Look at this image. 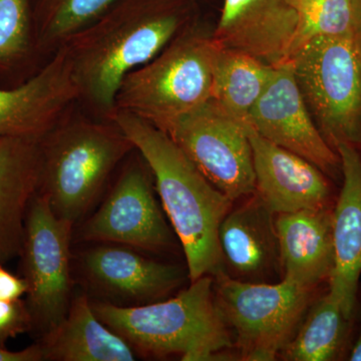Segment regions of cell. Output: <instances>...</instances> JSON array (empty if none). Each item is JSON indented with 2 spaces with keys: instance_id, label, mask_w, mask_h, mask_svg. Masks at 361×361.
<instances>
[{
  "instance_id": "30",
  "label": "cell",
  "mask_w": 361,
  "mask_h": 361,
  "mask_svg": "<svg viewBox=\"0 0 361 361\" xmlns=\"http://www.w3.org/2000/svg\"><path fill=\"white\" fill-rule=\"evenodd\" d=\"M351 4H353L356 28L361 30V0H351Z\"/></svg>"
},
{
  "instance_id": "12",
  "label": "cell",
  "mask_w": 361,
  "mask_h": 361,
  "mask_svg": "<svg viewBox=\"0 0 361 361\" xmlns=\"http://www.w3.org/2000/svg\"><path fill=\"white\" fill-rule=\"evenodd\" d=\"M97 244L82 252L78 271L104 302L121 306L156 302L180 291L190 280L187 267L154 260L132 247Z\"/></svg>"
},
{
  "instance_id": "17",
  "label": "cell",
  "mask_w": 361,
  "mask_h": 361,
  "mask_svg": "<svg viewBox=\"0 0 361 361\" xmlns=\"http://www.w3.org/2000/svg\"><path fill=\"white\" fill-rule=\"evenodd\" d=\"M342 183L334 209V268L329 292L346 317H355L361 275V155L348 144L336 148Z\"/></svg>"
},
{
  "instance_id": "4",
  "label": "cell",
  "mask_w": 361,
  "mask_h": 361,
  "mask_svg": "<svg viewBox=\"0 0 361 361\" xmlns=\"http://www.w3.org/2000/svg\"><path fill=\"white\" fill-rule=\"evenodd\" d=\"M114 121L68 111L40 141L37 193L56 216L75 226L87 215L114 171L135 151Z\"/></svg>"
},
{
  "instance_id": "9",
  "label": "cell",
  "mask_w": 361,
  "mask_h": 361,
  "mask_svg": "<svg viewBox=\"0 0 361 361\" xmlns=\"http://www.w3.org/2000/svg\"><path fill=\"white\" fill-rule=\"evenodd\" d=\"M247 127L210 99L182 116L166 134L214 187L237 202L255 192Z\"/></svg>"
},
{
  "instance_id": "2",
  "label": "cell",
  "mask_w": 361,
  "mask_h": 361,
  "mask_svg": "<svg viewBox=\"0 0 361 361\" xmlns=\"http://www.w3.org/2000/svg\"><path fill=\"white\" fill-rule=\"evenodd\" d=\"M108 118L129 137L149 166L163 210L184 252L190 282L223 271L218 235L235 202L214 187L163 130L121 111Z\"/></svg>"
},
{
  "instance_id": "15",
  "label": "cell",
  "mask_w": 361,
  "mask_h": 361,
  "mask_svg": "<svg viewBox=\"0 0 361 361\" xmlns=\"http://www.w3.org/2000/svg\"><path fill=\"white\" fill-rule=\"evenodd\" d=\"M219 227L223 272L252 284L283 280L275 214L253 193L237 201Z\"/></svg>"
},
{
  "instance_id": "13",
  "label": "cell",
  "mask_w": 361,
  "mask_h": 361,
  "mask_svg": "<svg viewBox=\"0 0 361 361\" xmlns=\"http://www.w3.org/2000/svg\"><path fill=\"white\" fill-rule=\"evenodd\" d=\"M65 47L20 84L0 85V139L23 137L40 142L80 101Z\"/></svg>"
},
{
  "instance_id": "11",
  "label": "cell",
  "mask_w": 361,
  "mask_h": 361,
  "mask_svg": "<svg viewBox=\"0 0 361 361\" xmlns=\"http://www.w3.org/2000/svg\"><path fill=\"white\" fill-rule=\"evenodd\" d=\"M248 125L268 141L311 161L334 183H342L341 156L316 127L290 59L273 66L264 92L252 109Z\"/></svg>"
},
{
  "instance_id": "22",
  "label": "cell",
  "mask_w": 361,
  "mask_h": 361,
  "mask_svg": "<svg viewBox=\"0 0 361 361\" xmlns=\"http://www.w3.org/2000/svg\"><path fill=\"white\" fill-rule=\"evenodd\" d=\"M272 70L273 66L245 52L219 47L214 65L211 99L248 125L252 109L264 92Z\"/></svg>"
},
{
  "instance_id": "3",
  "label": "cell",
  "mask_w": 361,
  "mask_h": 361,
  "mask_svg": "<svg viewBox=\"0 0 361 361\" xmlns=\"http://www.w3.org/2000/svg\"><path fill=\"white\" fill-rule=\"evenodd\" d=\"M90 301L97 317L122 336L137 355L211 361L227 360L234 351L231 334L216 305L210 275L156 302L121 306Z\"/></svg>"
},
{
  "instance_id": "10",
  "label": "cell",
  "mask_w": 361,
  "mask_h": 361,
  "mask_svg": "<svg viewBox=\"0 0 361 361\" xmlns=\"http://www.w3.org/2000/svg\"><path fill=\"white\" fill-rule=\"evenodd\" d=\"M140 157L123 166L106 200L80 226L78 239L153 253L170 252L177 245V236L157 201L153 175Z\"/></svg>"
},
{
  "instance_id": "7",
  "label": "cell",
  "mask_w": 361,
  "mask_h": 361,
  "mask_svg": "<svg viewBox=\"0 0 361 361\" xmlns=\"http://www.w3.org/2000/svg\"><path fill=\"white\" fill-rule=\"evenodd\" d=\"M216 305L243 361L279 357L313 300L325 289H310L282 280L274 284L237 281L223 271L213 275Z\"/></svg>"
},
{
  "instance_id": "18",
  "label": "cell",
  "mask_w": 361,
  "mask_h": 361,
  "mask_svg": "<svg viewBox=\"0 0 361 361\" xmlns=\"http://www.w3.org/2000/svg\"><path fill=\"white\" fill-rule=\"evenodd\" d=\"M334 209L275 215L283 280L310 289L329 286L334 268Z\"/></svg>"
},
{
  "instance_id": "24",
  "label": "cell",
  "mask_w": 361,
  "mask_h": 361,
  "mask_svg": "<svg viewBox=\"0 0 361 361\" xmlns=\"http://www.w3.org/2000/svg\"><path fill=\"white\" fill-rule=\"evenodd\" d=\"M37 56L30 0H0V78L25 70Z\"/></svg>"
},
{
  "instance_id": "25",
  "label": "cell",
  "mask_w": 361,
  "mask_h": 361,
  "mask_svg": "<svg viewBox=\"0 0 361 361\" xmlns=\"http://www.w3.org/2000/svg\"><path fill=\"white\" fill-rule=\"evenodd\" d=\"M298 14L292 54L310 40L355 30L351 0H288ZM290 56V58H291Z\"/></svg>"
},
{
  "instance_id": "28",
  "label": "cell",
  "mask_w": 361,
  "mask_h": 361,
  "mask_svg": "<svg viewBox=\"0 0 361 361\" xmlns=\"http://www.w3.org/2000/svg\"><path fill=\"white\" fill-rule=\"evenodd\" d=\"M44 350L40 343L33 344L23 350L13 351L0 345V361H42Z\"/></svg>"
},
{
  "instance_id": "23",
  "label": "cell",
  "mask_w": 361,
  "mask_h": 361,
  "mask_svg": "<svg viewBox=\"0 0 361 361\" xmlns=\"http://www.w3.org/2000/svg\"><path fill=\"white\" fill-rule=\"evenodd\" d=\"M118 1L42 0L39 13L33 16L37 54H54Z\"/></svg>"
},
{
  "instance_id": "16",
  "label": "cell",
  "mask_w": 361,
  "mask_h": 361,
  "mask_svg": "<svg viewBox=\"0 0 361 361\" xmlns=\"http://www.w3.org/2000/svg\"><path fill=\"white\" fill-rule=\"evenodd\" d=\"M298 14L288 0H224L213 39L275 66L289 61Z\"/></svg>"
},
{
  "instance_id": "1",
  "label": "cell",
  "mask_w": 361,
  "mask_h": 361,
  "mask_svg": "<svg viewBox=\"0 0 361 361\" xmlns=\"http://www.w3.org/2000/svg\"><path fill=\"white\" fill-rule=\"evenodd\" d=\"M115 4L63 45L80 101L101 118L115 111L123 78L155 59L193 23L179 0H127Z\"/></svg>"
},
{
  "instance_id": "21",
  "label": "cell",
  "mask_w": 361,
  "mask_h": 361,
  "mask_svg": "<svg viewBox=\"0 0 361 361\" xmlns=\"http://www.w3.org/2000/svg\"><path fill=\"white\" fill-rule=\"evenodd\" d=\"M353 318L346 317L329 288L310 304L296 334L280 353L286 361L341 360Z\"/></svg>"
},
{
  "instance_id": "8",
  "label": "cell",
  "mask_w": 361,
  "mask_h": 361,
  "mask_svg": "<svg viewBox=\"0 0 361 361\" xmlns=\"http://www.w3.org/2000/svg\"><path fill=\"white\" fill-rule=\"evenodd\" d=\"M73 228L71 222L54 213L42 195L33 197L20 256L32 329L42 336L54 329L70 307Z\"/></svg>"
},
{
  "instance_id": "26",
  "label": "cell",
  "mask_w": 361,
  "mask_h": 361,
  "mask_svg": "<svg viewBox=\"0 0 361 361\" xmlns=\"http://www.w3.org/2000/svg\"><path fill=\"white\" fill-rule=\"evenodd\" d=\"M32 329V316L25 301L0 300V345Z\"/></svg>"
},
{
  "instance_id": "14",
  "label": "cell",
  "mask_w": 361,
  "mask_h": 361,
  "mask_svg": "<svg viewBox=\"0 0 361 361\" xmlns=\"http://www.w3.org/2000/svg\"><path fill=\"white\" fill-rule=\"evenodd\" d=\"M247 128L253 152L254 193L271 212L334 208L339 193L336 183L311 161Z\"/></svg>"
},
{
  "instance_id": "27",
  "label": "cell",
  "mask_w": 361,
  "mask_h": 361,
  "mask_svg": "<svg viewBox=\"0 0 361 361\" xmlns=\"http://www.w3.org/2000/svg\"><path fill=\"white\" fill-rule=\"evenodd\" d=\"M27 293V283L23 277L16 276L0 264V300H18Z\"/></svg>"
},
{
  "instance_id": "5",
  "label": "cell",
  "mask_w": 361,
  "mask_h": 361,
  "mask_svg": "<svg viewBox=\"0 0 361 361\" xmlns=\"http://www.w3.org/2000/svg\"><path fill=\"white\" fill-rule=\"evenodd\" d=\"M212 32L191 23L155 59L130 71L116 94V110L167 133L210 99L219 49Z\"/></svg>"
},
{
  "instance_id": "29",
  "label": "cell",
  "mask_w": 361,
  "mask_h": 361,
  "mask_svg": "<svg viewBox=\"0 0 361 361\" xmlns=\"http://www.w3.org/2000/svg\"><path fill=\"white\" fill-rule=\"evenodd\" d=\"M348 360L361 361V327L360 334L356 338L355 343L353 344V348L349 350Z\"/></svg>"
},
{
  "instance_id": "19",
  "label": "cell",
  "mask_w": 361,
  "mask_h": 361,
  "mask_svg": "<svg viewBox=\"0 0 361 361\" xmlns=\"http://www.w3.org/2000/svg\"><path fill=\"white\" fill-rule=\"evenodd\" d=\"M40 142L0 139V264L20 255L25 219L39 191Z\"/></svg>"
},
{
  "instance_id": "6",
  "label": "cell",
  "mask_w": 361,
  "mask_h": 361,
  "mask_svg": "<svg viewBox=\"0 0 361 361\" xmlns=\"http://www.w3.org/2000/svg\"><path fill=\"white\" fill-rule=\"evenodd\" d=\"M294 77L316 127L336 151H361V30L316 37L290 58Z\"/></svg>"
},
{
  "instance_id": "20",
  "label": "cell",
  "mask_w": 361,
  "mask_h": 361,
  "mask_svg": "<svg viewBox=\"0 0 361 361\" xmlns=\"http://www.w3.org/2000/svg\"><path fill=\"white\" fill-rule=\"evenodd\" d=\"M44 360L134 361L137 353L96 315L87 294H75L68 312L39 342Z\"/></svg>"
}]
</instances>
